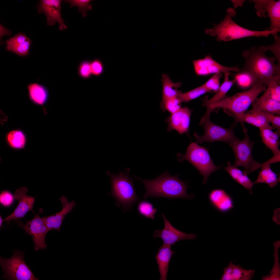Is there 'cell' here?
<instances>
[{
  "label": "cell",
  "mask_w": 280,
  "mask_h": 280,
  "mask_svg": "<svg viewBox=\"0 0 280 280\" xmlns=\"http://www.w3.org/2000/svg\"><path fill=\"white\" fill-rule=\"evenodd\" d=\"M259 47H251L243 51L241 55L244 58L243 66L240 71L249 74L256 85L268 86L274 82L280 84V65L276 64L275 57H269Z\"/></svg>",
  "instance_id": "6da1fadb"
},
{
  "label": "cell",
  "mask_w": 280,
  "mask_h": 280,
  "mask_svg": "<svg viewBox=\"0 0 280 280\" xmlns=\"http://www.w3.org/2000/svg\"><path fill=\"white\" fill-rule=\"evenodd\" d=\"M178 175L172 176L166 172L153 179H142L138 177L136 178L141 180L145 187L146 192L143 197L144 199L151 197L192 199L193 195L187 194L188 186L178 178Z\"/></svg>",
  "instance_id": "7a4b0ae2"
},
{
  "label": "cell",
  "mask_w": 280,
  "mask_h": 280,
  "mask_svg": "<svg viewBox=\"0 0 280 280\" xmlns=\"http://www.w3.org/2000/svg\"><path fill=\"white\" fill-rule=\"evenodd\" d=\"M226 12L225 18L220 23L212 29H207L205 30L206 34L216 37L218 41L226 42L249 37H266L271 34L274 37L277 36L278 32H279L267 29L262 31L248 29L239 25L232 19V17L236 15L235 9L228 8Z\"/></svg>",
  "instance_id": "3957f363"
},
{
  "label": "cell",
  "mask_w": 280,
  "mask_h": 280,
  "mask_svg": "<svg viewBox=\"0 0 280 280\" xmlns=\"http://www.w3.org/2000/svg\"><path fill=\"white\" fill-rule=\"evenodd\" d=\"M130 169L127 168L118 174L106 172L111 181L110 195L115 200L117 206L121 207L123 212L129 211L138 201L133 180L129 175Z\"/></svg>",
  "instance_id": "277c9868"
},
{
  "label": "cell",
  "mask_w": 280,
  "mask_h": 280,
  "mask_svg": "<svg viewBox=\"0 0 280 280\" xmlns=\"http://www.w3.org/2000/svg\"><path fill=\"white\" fill-rule=\"evenodd\" d=\"M267 86L265 85H256L247 90L224 97L207 109L205 115L210 116V113L217 108H223L225 113L231 116L244 113L258 96L265 90Z\"/></svg>",
  "instance_id": "5b68a950"
},
{
  "label": "cell",
  "mask_w": 280,
  "mask_h": 280,
  "mask_svg": "<svg viewBox=\"0 0 280 280\" xmlns=\"http://www.w3.org/2000/svg\"><path fill=\"white\" fill-rule=\"evenodd\" d=\"M177 155L179 162H182L187 160L199 171L204 177L203 184L206 182L211 174L221 167L215 165L207 150L196 143L192 142L189 144L184 155L179 153Z\"/></svg>",
  "instance_id": "8992f818"
},
{
  "label": "cell",
  "mask_w": 280,
  "mask_h": 280,
  "mask_svg": "<svg viewBox=\"0 0 280 280\" xmlns=\"http://www.w3.org/2000/svg\"><path fill=\"white\" fill-rule=\"evenodd\" d=\"M243 130L245 134L244 138L241 140L238 138L229 143V145L232 149L235 157L234 165L236 167H243V173L247 175L261 167L264 163H260L253 159L252 150L255 142L250 140L245 127L243 128Z\"/></svg>",
  "instance_id": "52a82bcc"
},
{
  "label": "cell",
  "mask_w": 280,
  "mask_h": 280,
  "mask_svg": "<svg viewBox=\"0 0 280 280\" xmlns=\"http://www.w3.org/2000/svg\"><path fill=\"white\" fill-rule=\"evenodd\" d=\"M24 253L14 250L10 258L0 257V265L4 272L2 277L7 280H38L24 260Z\"/></svg>",
  "instance_id": "ba28073f"
},
{
  "label": "cell",
  "mask_w": 280,
  "mask_h": 280,
  "mask_svg": "<svg viewBox=\"0 0 280 280\" xmlns=\"http://www.w3.org/2000/svg\"><path fill=\"white\" fill-rule=\"evenodd\" d=\"M202 125L205 130L204 135L200 136L196 132L194 134L197 143L218 141L229 143L238 139L235 136L232 126L229 129L224 128L212 122L209 118Z\"/></svg>",
  "instance_id": "9c48e42d"
},
{
  "label": "cell",
  "mask_w": 280,
  "mask_h": 280,
  "mask_svg": "<svg viewBox=\"0 0 280 280\" xmlns=\"http://www.w3.org/2000/svg\"><path fill=\"white\" fill-rule=\"evenodd\" d=\"M42 210V209L40 208L38 213L35 214L34 218L25 224L19 220L17 221L18 225L22 227L26 233L31 236L36 251L39 249H45L47 247L45 239L46 234L49 230L43 218H41L39 216Z\"/></svg>",
  "instance_id": "30bf717a"
},
{
  "label": "cell",
  "mask_w": 280,
  "mask_h": 280,
  "mask_svg": "<svg viewBox=\"0 0 280 280\" xmlns=\"http://www.w3.org/2000/svg\"><path fill=\"white\" fill-rule=\"evenodd\" d=\"M255 4L258 16L268 17L270 25L268 30L280 31V1L274 0H251Z\"/></svg>",
  "instance_id": "8fae6325"
},
{
  "label": "cell",
  "mask_w": 280,
  "mask_h": 280,
  "mask_svg": "<svg viewBox=\"0 0 280 280\" xmlns=\"http://www.w3.org/2000/svg\"><path fill=\"white\" fill-rule=\"evenodd\" d=\"M62 2L61 0H41L37 6L38 13H43L46 15L47 25L53 26L57 22L60 31L67 28L61 16Z\"/></svg>",
  "instance_id": "7c38bea8"
},
{
  "label": "cell",
  "mask_w": 280,
  "mask_h": 280,
  "mask_svg": "<svg viewBox=\"0 0 280 280\" xmlns=\"http://www.w3.org/2000/svg\"><path fill=\"white\" fill-rule=\"evenodd\" d=\"M164 227L162 230H156L153 234L154 237H159L163 244L172 246L177 242L183 240H193L197 237L194 234H187L182 232L174 227L165 215L162 213Z\"/></svg>",
  "instance_id": "4fadbf2b"
},
{
  "label": "cell",
  "mask_w": 280,
  "mask_h": 280,
  "mask_svg": "<svg viewBox=\"0 0 280 280\" xmlns=\"http://www.w3.org/2000/svg\"><path fill=\"white\" fill-rule=\"evenodd\" d=\"M28 192L27 188L21 187L16 191L14 195V198L19 201L18 205L14 211L3 220L8 223L12 220L17 221L24 218L30 211H32L35 198L26 194Z\"/></svg>",
  "instance_id": "5bb4252c"
},
{
  "label": "cell",
  "mask_w": 280,
  "mask_h": 280,
  "mask_svg": "<svg viewBox=\"0 0 280 280\" xmlns=\"http://www.w3.org/2000/svg\"><path fill=\"white\" fill-rule=\"evenodd\" d=\"M193 64L195 72L198 75L218 73L225 74L231 71L238 72L239 71L237 66L228 67L221 65L213 60L210 55L203 59L194 61Z\"/></svg>",
  "instance_id": "9a60e30c"
},
{
  "label": "cell",
  "mask_w": 280,
  "mask_h": 280,
  "mask_svg": "<svg viewBox=\"0 0 280 280\" xmlns=\"http://www.w3.org/2000/svg\"><path fill=\"white\" fill-rule=\"evenodd\" d=\"M191 111L187 108H181L166 119L168 130L177 131L180 134L187 133L189 130Z\"/></svg>",
  "instance_id": "2e32d148"
},
{
  "label": "cell",
  "mask_w": 280,
  "mask_h": 280,
  "mask_svg": "<svg viewBox=\"0 0 280 280\" xmlns=\"http://www.w3.org/2000/svg\"><path fill=\"white\" fill-rule=\"evenodd\" d=\"M59 200L62 205V210L55 214L43 218L49 231L55 229L60 231L61 225L65 218L76 205V203L74 201L69 202L64 195L61 196Z\"/></svg>",
  "instance_id": "e0dca14e"
},
{
  "label": "cell",
  "mask_w": 280,
  "mask_h": 280,
  "mask_svg": "<svg viewBox=\"0 0 280 280\" xmlns=\"http://www.w3.org/2000/svg\"><path fill=\"white\" fill-rule=\"evenodd\" d=\"M31 40L25 34L19 32L6 40V49L20 56H26L29 54Z\"/></svg>",
  "instance_id": "ac0fdd59"
},
{
  "label": "cell",
  "mask_w": 280,
  "mask_h": 280,
  "mask_svg": "<svg viewBox=\"0 0 280 280\" xmlns=\"http://www.w3.org/2000/svg\"><path fill=\"white\" fill-rule=\"evenodd\" d=\"M208 197L212 205L220 212H227L233 207L232 198L223 189H216L212 190L209 193Z\"/></svg>",
  "instance_id": "d6986e66"
},
{
  "label": "cell",
  "mask_w": 280,
  "mask_h": 280,
  "mask_svg": "<svg viewBox=\"0 0 280 280\" xmlns=\"http://www.w3.org/2000/svg\"><path fill=\"white\" fill-rule=\"evenodd\" d=\"M232 116L234 120L232 126L233 127L239 122H240L242 125H243L244 122H245L259 128L274 129L264 117L256 112L249 110L243 113L234 114Z\"/></svg>",
  "instance_id": "ffe728a7"
},
{
  "label": "cell",
  "mask_w": 280,
  "mask_h": 280,
  "mask_svg": "<svg viewBox=\"0 0 280 280\" xmlns=\"http://www.w3.org/2000/svg\"><path fill=\"white\" fill-rule=\"evenodd\" d=\"M255 272V270L244 269L230 261L228 266L224 268L220 280H250L254 277Z\"/></svg>",
  "instance_id": "44dd1931"
},
{
  "label": "cell",
  "mask_w": 280,
  "mask_h": 280,
  "mask_svg": "<svg viewBox=\"0 0 280 280\" xmlns=\"http://www.w3.org/2000/svg\"><path fill=\"white\" fill-rule=\"evenodd\" d=\"M171 246L163 244L155 256L160 275V280H166L170 261L175 252L171 249Z\"/></svg>",
  "instance_id": "7402d4cb"
},
{
  "label": "cell",
  "mask_w": 280,
  "mask_h": 280,
  "mask_svg": "<svg viewBox=\"0 0 280 280\" xmlns=\"http://www.w3.org/2000/svg\"><path fill=\"white\" fill-rule=\"evenodd\" d=\"M252 104V108L250 110L251 111H263L280 116V102L263 95L260 97L256 98Z\"/></svg>",
  "instance_id": "603a6c76"
},
{
  "label": "cell",
  "mask_w": 280,
  "mask_h": 280,
  "mask_svg": "<svg viewBox=\"0 0 280 280\" xmlns=\"http://www.w3.org/2000/svg\"><path fill=\"white\" fill-rule=\"evenodd\" d=\"M275 162L274 159L272 158L264 162V164L261 167L256 180L254 182V184L266 183L272 188L277 185L280 181V177H277V175L272 171L270 166L271 164Z\"/></svg>",
  "instance_id": "cb8c5ba5"
},
{
  "label": "cell",
  "mask_w": 280,
  "mask_h": 280,
  "mask_svg": "<svg viewBox=\"0 0 280 280\" xmlns=\"http://www.w3.org/2000/svg\"><path fill=\"white\" fill-rule=\"evenodd\" d=\"M224 74V81L217 92L211 99H208L206 96L202 100L203 102L202 105L206 107L207 109L224 98L227 93L235 82V79H234L232 80H230L229 77V72Z\"/></svg>",
  "instance_id": "d4e9b609"
},
{
  "label": "cell",
  "mask_w": 280,
  "mask_h": 280,
  "mask_svg": "<svg viewBox=\"0 0 280 280\" xmlns=\"http://www.w3.org/2000/svg\"><path fill=\"white\" fill-rule=\"evenodd\" d=\"M259 130L262 142L271 151L274 156L280 153L279 149L280 130L277 129L276 131H273L271 129L265 128H260Z\"/></svg>",
  "instance_id": "484cf974"
},
{
  "label": "cell",
  "mask_w": 280,
  "mask_h": 280,
  "mask_svg": "<svg viewBox=\"0 0 280 280\" xmlns=\"http://www.w3.org/2000/svg\"><path fill=\"white\" fill-rule=\"evenodd\" d=\"M27 89L31 101L37 105L43 106L48 98L49 94L47 89L41 85L34 83L28 85Z\"/></svg>",
  "instance_id": "4316f807"
},
{
  "label": "cell",
  "mask_w": 280,
  "mask_h": 280,
  "mask_svg": "<svg viewBox=\"0 0 280 280\" xmlns=\"http://www.w3.org/2000/svg\"><path fill=\"white\" fill-rule=\"evenodd\" d=\"M224 169L235 181L248 190L250 194L252 193V190L254 184L243 172L229 162H227V165Z\"/></svg>",
  "instance_id": "83f0119b"
},
{
  "label": "cell",
  "mask_w": 280,
  "mask_h": 280,
  "mask_svg": "<svg viewBox=\"0 0 280 280\" xmlns=\"http://www.w3.org/2000/svg\"><path fill=\"white\" fill-rule=\"evenodd\" d=\"M162 80L163 92L162 100L160 102L161 107L167 100L177 97L179 91L177 89L181 85L180 82L174 83L173 82L169 76L166 74H162Z\"/></svg>",
  "instance_id": "f1b7e54d"
},
{
  "label": "cell",
  "mask_w": 280,
  "mask_h": 280,
  "mask_svg": "<svg viewBox=\"0 0 280 280\" xmlns=\"http://www.w3.org/2000/svg\"><path fill=\"white\" fill-rule=\"evenodd\" d=\"M6 139L9 146L16 150L24 148L27 143L26 135L19 129L14 130L8 132L6 136Z\"/></svg>",
  "instance_id": "f546056e"
},
{
  "label": "cell",
  "mask_w": 280,
  "mask_h": 280,
  "mask_svg": "<svg viewBox=\"0 0 280 280\" xmlns=\"http://www.w3.org/2000/svg\"><path fill=\"white\" fill-rule=\"evenodd\" d=\"M274 265L271 270L268 274L262 276V280H280V264L278 253L279 249L280 247V241L277 240L275 241L274 243Z\"/></svg>",
  "instance_id": "4dcf8cb0"
},
{
  "label": "cell",
  "mask_w": 280,
  "mask_h": 280,
  "mask_svg": "<svg viewBox=\"0 0 280 280\" xmlns=\"http://www.w3.org/2000/svg\"><path fill=\"white\" fill-rule=\"evenodd\" d=\"M210 92L202 85L185 93L179 90L177 97L181 103L187 102L196 99L201 95Z\"/></svg>",
  "instance_id": "1f68e13d"
},
{
  "label": "cell",
  "mask_w": 280,
  "mask_h": 280,
  "mask_svg": "<svg viewBox=\"0 0 280 280\" xmlns=\"http://www.w3.org/2000/svg\"><path fill=\"white\" fill-rule=\"evenodd\" d=\"M234 79L237 86L242 89H249L256 85L251 76L243 72L239 71L235 75Z\"/></svg>",
  "instance_id": "d6a6232c"
},
{
  "label": "cell",
  "mask_w": 280,
  "mask_h": 280,
  "mask_svg": "<svg viewBox=\"0 0 280 280\" xmlns=\"http://www.w3.org/2000/svg\"><path fill=\"white\" fill-rule=\"evenodd\" d=\"M137 209L141 215L152 219H155L154 215L157 211L151 203L146 201L140 202L138 205Z\"/></svg>",
  "instance_id": "836d02e7"
},
{
  "label": "cell",
  "mask_w": 280,
  "mask_h": 280,
  "mask_svg": "<svg viewBox=\"0 0 280 280\" xmlns=\"http://www.w3.org/2000/svg\"><path fill=\"white\" fill-rule=\"evenodd\" d=\"M90 0H66L65 3H69L70 7L76 6L78 8V11L81 12L83 17H85L87 16V12L88 10L92 9V6Z\"/></svg>",
  "instance_id": "e575fe53"
},
{
  "label": "cell",
  "mask_w": 280,
  "mask_h": 280,
  "mask_svg": "<svg viewBox=\"0 0 280 280\" xmlns=\"http://www.w3.org/2000/svg\"><path fill=\"white\" fill-rule=\"evenodd\" d=\"M181 103L177 97H176L167 100L161 108L164 112L167 110L172 114L181 108Z\"/></svg>",
  "instance_id": "d590c367"
},
{
  "label": "cell",
  "mask_w": 280,
  "mask_h": 280,
  "mask_svg": "<svg viewBox=\"0 0 280 280\" xmlns=\"http://www.w3.org/2000/svg\"><path fill=\"white\" fill-rule=\"evenodd\" d=\"M279 84L274 82L268 86L263 95L270 99L280 102V86Z\"/></svg>",
  "instance_id": "8d00e7d4"
},
{
  "label": "cell",
  "mask_w": 280,
  "mask_h": 280,
  "mask_svg": "<svg viewBox=\"0 0 280 280\" xmlns=\"http://www.w3.org/2000/svg\"><path fill=\"white\" fill-rule=\"evenodd\" d=\"M222 75L221 73L214 74L203 85L210 92L213 91L216 93L220 87V80Z\"/></svg>",
  "instance_id": "74e56055"
},
{
  "label": "cell",
  "mask_w": 280,
  "mask_h": 280,
  "mask_svg": "<svg viewBox=\"0 0 280 280\" xmlns=\"http://www.w3.org/2000/svg\"><path fill=\"white\" fill-rule=\"evenodd\" d=\"M78 73L80 77L82 78L87 79L90 78L92 75L91 62L87 60L82 61L79 66Z\"/></svg>",
  "instance_id": "f35d334b"
},
{
  "label": "cell",
  "mask_w": 280,
  "mask_h": 280,
  "mask_svg": "<svg viewBox=\"0 0 280 280\" xmlns=\"http://www.w3.org/2000/svg\"><path fill=\"white\" fill-rule=\"evenodd\" d=\"M255 112H257L264 117L269 123H271V126L274 129L276 128L277 130H280V117L279 116L263 111Z\"/></svg>",
  "instance_id": "ab89813d"
},
{
  "label": "cell",
  "mask_w": 280,
  "mask_h": 280,
  "mask_svg": "<svg viewBox=\"0 0 280 280\" xmlns=\"http://www.w3.org/2000/svg\"><path fill=\"white\" fill-rule=\"evenodd\" d=\"M91 67L92 75L95 76H99L103 72V64L99 59H95L91 62Z\"/></svg>",
  "instance_id": "60d3db41"
},
{
  "label": "cell",
  "mask_w": 280,
  "mask_h": 280,
  "mask_svg": "<svg viewBox=\"0 0 280 280\" xmlns=\"http://www.w3.org/2000/svg\"><path fill=\"white\" fill-rule=\"evenodd\" d=\"M14 198V196L8 191H3L0 195V203L3 206H9L13 202Z\"/></svg>",
  "instance_id": "b9f144b4"
},
{
  "label": "cell",
  "mask_w": 280,
  "mask_h": 280,
  "mask_svg": "<svg viewBox=\"0 0 280 280\" xmlns=\"http://www.w3.org/2000/svg\"><path fill=\"white\" fill-rule=\"evenodd\" d=\"M0 38H1L4 35H10L11 33V32L3 26L0 24Z\"/></svg>",
  "instance_id": "7bdbcfd3"
},
{
  "label": "cell",
  "mask_w": 280,
  "mask_h": 280,
  "mask_svg": "<svg viewBox=\"0 0 280 280\" xmlns=\"http://www.w3.org/2000/svg\"><path fill=\"white\" fill-rule=\"evenodd\" d=\"M234 5L235 8H236L239 6H241L245 1L244 0H232Z\"/></svg>",
  "instance_id": "ee69618b"
},
{
  "label": "cell",
  "mask_w": 280,
  "mask_h": 280,
  "mask_svg": "<svg viewBox=\"0 0 280 280\" xmlns=\"http://www.w3.org/2000/svg\"><path fill=\"white\" fill-rule=\"evenodd\" d=\"M3 221H4L3 219H2V218L1 216L0 215V227H2V223L3 222Z\"/></svg>",
  "instance_id": "f6af8a7d"
}]
</instances>
